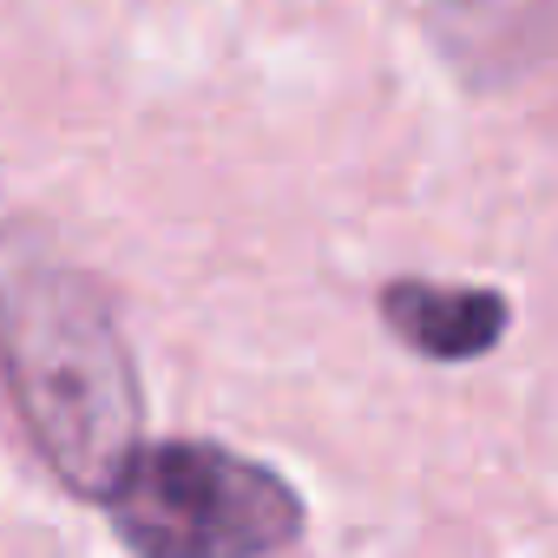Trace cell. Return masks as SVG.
I'll list each match as a JSON object with an SVG mask.
<instances>
[{
    "label": "cell",
    "instance_id": "7a4b0ae2",
    "mask_svg": "<svg viewBox=\"0 0 558 558\" xmlns=\"http://www.w3.org/2000/svg\"><path fill=\"white\" fill-rule=\"evenodd\" d=\"M112 532L145 558H256L303 538V493L217 440L138 447L106 493Z\"/></svg>",
    "mask_w": 558,
    "mask_h": 558
},
{
    "label": "cell",
    "instance_id": "6da1fadb",
    "mask_svg": "<svg viewBox=\"0 0 558 558\" xmlns=\"http://www.w3.org/2000/svg\"><path fill=\"white\" fill-rule=\"evenodd\" d=\"M0 375L40 460L106 506L145 447V395L112 303L73 269H27L0 290Z\"/></svg>",
    "mask_w": 558,
    "mask_h": 558
},
{
    "label": "cell",
    "instance_id": "3957f363",
    "mask_svg": "<svg viewBox=\"0 0 558 558\" xmlns=\"http://www.w3.org/2000/svg\"><path fill=\"white\" fill-rule=\"evenodd\" d=\"M381 316L427 362H480L512 329V310H506L499 290H480V283H408V276L381 290Z\"/></svg>",
    "mask_w": 558,
    "mask_h": 558
}]
</instances>
